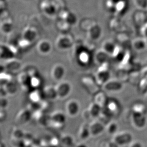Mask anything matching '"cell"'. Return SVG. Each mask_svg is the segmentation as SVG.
<instances>
[{
	"mask_svg": "<svg viewBox=\"0 0 147 147\" xmlns=\"http://www.w3.org/2000/svg\"><path fill=\"white\" fill-rule=\"evenodd\" d=\"M129 147H143V145L139 140H133L129 144Z\"/></svg>",
	"mask_w": 147,
	"mask_h": 147,
	"instance_id": "cell-36",
	"label": "cell"
},
{
	"mask_svg": "<svg viewBox=\"0 0 147 147\" xmlns=\"http://www.w3.org/2000/svg\"><path fill=\"white\" fill-rule=\"evenodd\" d=\"M147 108L145 104L142 102H136L132 107V113L146 114Z\"/></svg>",
	"mask_w": 147,
	"mask_h": 147,
	"instance_id": "cell-23",
	"label": "cell"
},
{
	"mask_svg": "<svg viewBox=\"0 0 147 147\" xmlns=\"http://www.w3.org/2000/svg\"><path fill=\"white\" fill-rule=\"evenodd\" d=\"M104 109L111 116V115L118 114L119 110V105L116 100L113 99H109L107 105Z\"/></svg>",
	"mask_w": 147,
	"mask_h": 147,
	"instance_id": "cell-16",
	"label": "cell"
},
{
	"mask_svg": "<svg viewBox=\"0 0 147 147\" xmlns=\"http://www.w3.org/2000/svg\"><path fill=\"white\" fill-rule=\"evenodd\" d=\"M33 117L32 113L28 109H23L18 113L15 119V122L17 125L22 126L28 123Z\"/></svg>",
	"mask_w": 147,
	"mask_h": 147,
	"instance_id": "cell-6",
	"label": "cell"
},
{
	"mask_svg": "<svg viewBox=\"0 0 147 147\" xmlns=\"http://www.w3.org/2000/svg\"><path fill=\"white\" fill-rule=\"evenodd\" d=\"M0 147H6L5 143H4V142H3L2 140H1V142Z\"/></svg>",
	"mask_w": 147,
	"mask_h": 147,
	"instance_id": "cell-40",
	"label": "cell"
},
{
	"mask_svg": "<svg viewBox=\"0 0 147 147\" xmlns=\"http://www.w3.org/2000/svg\"><path fill=\"white\" fill-rule=\"evenodd\" d=\"M66 121L65 114L63 111H58L50 114V126L55 129H61Z\"/></svg>",
	"mask_w": 147,
	"mask_h": 147,
	"instance_id": "cell-2",
	"label": "cell"
},
{
	"mask_svg": "<svg viewBox=\"0 0 147 147\" xmlns=\"http://www.w3.org/2000/svg\"><path fill=\"white\" fill-rule=\"evenodd\" d=\"M25 132L19 128H14L11 132V138L16 139H22Z\"/></svg>",
	"mask_w": 147,
	"mask_h": 147,
	"instance_id": "cell-28",
	"label": "cell"
},
{
	"mask_svg": "<svg viewBox=\"0 0 147 147\" xmlns=\"http://www.w3.org/2000/svg\"><path fill=\"white\" fill-rule=\"evenodd\" d=\"M139 89L142 93L147 92V78L144 77L140 80L139 83Z\"/></svg>",
	"mask_w": 147,
	"mask_h": 147,
	"instance_id": "cell-31",
	"label": "cell"
},
{
	"mask_svg": "<svg viewBox=\"0 0 147 147\" xmlns=\"http://www.w3.org/2000/svg\"><path fill=\"white\" fill-rule=\"evenodd\" d=\"M59 143V140H58V139L55 137L53 138L49 142L50 145L53 147H55L58 146Z\"/></svg>",
	"mask_w": 147,
	"mask_h": 147,
	"instance_id": "cell-37",
	"label": "cell"
},
{
	"mask_svg": "<svg viewBox=\"0 0 147 147\" xmlns=\"http://www.w3.org/2000/svg\"><path fill=\"white\" fill-rule=\"evenodd\" d=\"M132 46L133 49L138 51H143L147 48L145 38L135 39L132 42Z\"/></svg>",
	"mask_w": 147,
	"mask_h": 147,
	"instance_id": "cell-19",
	"label": "cell"
},
{
	"mask_svg": "<svg viewBox=\"0 0 147 147\" xmlns=\"http://www.w3.org/2000/svg\"><path fill=\"white\" fill-rule=\"evenodd\" d=\"M11 143L13 147H27L23 139H16L11 138Z\"/></svg>",
	"mask_w": 147,
	"mask_h": 147,
	"instance_id": "cell-30",
	"label": "cell"
},
{
	"mask_svg": "<svg viewBox=\"0 0 147 147\" xmlns=\"http://www.w3.org/2000/svg\"><path fill=\"white\" fill-rule=\"evenodd\" d=\"M6 112L5 111V110H3V109H1V113H0V118H1V121H3L5 118H6Z\"/></svg>",
	"mask_w": 147,
	"mask_h": 147,
	"instance_id": "cell-39",
	"label": "cell"
},
{
	"mask_svg": "<svg viewBox=\"0 0 147 147\" xmlns=\"http://www.w3.org/2000/svg\"><path fill=\"white\" fill-rule=\"evenodd\" d=\"M113 140L119 147H125L133 141V136L130 132L122 131L114 135Z\"/></svg>",
	"mask_w": 147,
	"mask_h": 147,
	"instance_id": "cell-1",
	"label": "cell"
},
{
	"mask_svg": "<svg viewBox=\"0 0 147 147\" xmlns=\"http://www.w3.org/2000/svg\"><path fill=\"white\" fill-rule=\"evenodd\" d=\"M88 109L89 110L92 119L98 118L102 110L101 107L98 105L94 102L90 103Z\"/></svg>",
	"mask_w": 147,
	"mask_h": 147,
	"instance_id": "cell-20",
	"label": "cell"
},
{
	"mask_svg": "<svg viewBox=\"0 0 147 147\" xmlns=\"http://www.w3.org/2000/svg\"><path fill=\"white\" fill-rule=\"evenodd\" d=\"M12 80L11 76L6 74L5 72H1V86H3Z\"/></svg>",
	"mask_w": 147,
	"mask_h": 147,
	"instance_id": "cell-29",
	"label": "cell"
},
{
	"mask_svg": "<svg viewBox=\"0 0 147 147\" xmlns=\"http://www.w3.org/2000/svg\"><path fill=\"white\" fill-rule=\"evenodd\" d=\"M43 94L44 98L49 100H55L58 98L55 86H46L43 89Z\"/></svg>",
	"mask_w": 147,
	"mask_h": 147,
	"instance_id": "cell-15",
	"label": "cell"
},
{
	"mask_svg": "<svg viewBox=\"0 0 147 147\" xmlns=\"http://www.w3.org/2000/svg\"><path fill=\"white\" fill-rule=\"evenodd\" d=\"M78 147H86L84 146V145H80L79 146H78Z\"/></svg>",
	"mask_w": 147,
	"mask_h": 147,
	"instance_id": "cell-41",
	"label": "cell"
},
{
	"mask_svg": "<svg viewBox=\"0 0 147 147\" xmlns=\"http://www.w3.org/2000/svg\"></svg>",
	"mask_w": 147,
	"mask_h": 147,
	"instance_id": "cell-43",
	"label": "cell"
},
{
	"mask_svg": "<svg viewBox=\"0 0 147 147\" xmlns=\"http://www.w3.org/2000/svg\"><path fill=\"white\" fill-rule=\"evenodd\" d=\"M58 98L60 99H64L69 96L72 87L71 84L67 81L59 82L55 86Z\"/></svg>",
	"mask_w": 147,
	"mask_h": 147,
	"instance_id": "cell-4",
	"label": "cell"
},
{
	"mask_svg": "<svg viewBox=\"0 0 147 147\" xmlns=\"http://www.w3.org/2000/svg\"><path fill=\"white\" fill-rule=\"evenodd\" d=\"M119 129V125L116 122L110 121L105 127V130L109 134L114 135L117 133Z\"/></svg>",
	"mask_w": 147,
	"mask_h": 147,
	"instance_id": "cell-24",
	"label": "cell"
},
{
	"mask_svg": "<svg viewBox=\"0 0 147 147\" xmlns=\"http://www.w3.org/2000/svg\"><path fill=\"white\" fill-rule=\"evenodd\" d=\"M82 82L83 86L90 94L95 95L100 92V86L97 83L95 79L89 77H85L82 78Z\"/></svg>",
	"mask_w": 147,
	"mask_h": 147,
	"instance_id": "cell-5",
	"label": "cell"
},
{
	"mask_svg": "<svg viewBox=\"0 0 147 147\" xmlns=\"http://www.w3.org/2000/svg\"><path fill=\"white\" fill-rule=\"evenodd\" d=\"M31 77L27 72L20 74L18 77V82L24 90H28L32 88L31 86Z\"/></svg>",
	"mask_w": 147,
	"mask_h": 147,
	"instance_id": "cell-14",
	"label": "cell"
},
{
	"mask_svg": "<svg viewBox=\"0 0 147 147\" xmlns=\"http://www.w3.org/2000/svg\"><path fill=\"white\" fill-rule=\"evenodd\" d=\"M110 74L107 63L102 64L95 76V80L100 86H102L110 79Z\"/></svg>",
	"mask_w": 147,
	"mask_h": 147,
	"instance_id": "cell-3",
	"label": "cell"
},
{
	"mask_svg": "<svg viewBox=\"0 0 147 147\" xmlns=\"http://www.w3.org/2000/svg\"><path fill=\"white\" fill-rule=\"evenodd\" d=\"M117 46L112 41H108L104 45L105 51L109 54L113 55L116 49Z\"/></svg>",
	"mask_w": 147,
	"mask_h": 147,
	"instance_id": "cell-26",
	"label": "cell"
},
{
	"mask_svg": "<svg viewBox=\"0 0 147 147\" xmlns=\"http://www.w3.org/2000/svg\"><path fill=\"white\" fill-rule=\"evenodd\" d=\"M103 89L108 92H117L121 90L123 85L118 79H109L102 86Z\"/></svg>",
	"mask_w": 147,
	"mask_h": 147,
	"instance_id": "cell-9",
	"label": "cell"
},
{
	"mask_svg": "<svg viewBox=\"0 0 147 147\" xmlns=\"http://www.w3.org/2000/svg\"><path fill=\"white\" fill-rule=\"evenodd\" d=\"M41 83L40 79L37 75L31 77V86L32 88L34 89H37Z\"/></svg>",
	"mask_w": 147,
	"mask_h": 147,
	"instance_id": "cell-32",
	"label": "cell"
},
{
	"mask_svg": "<svg viewBox=\"0 0 147 147\" xmlns=\"http://www.w3.org/2000/svg\"><path fill=\"white\" fill-rule=\"evenodd\" d=\"M106 126L100 120L93 121L89 124V128L91 136H99L105 130Z\"/></svg>",
	"mask_w": 147,
	"mask_h": 147,
	"instance_id": "cell-10",
	"label": "cell"
},
{
	"mask_svg": "<svg viewBox=\"0 0 147 147\" xmlns=\"http://www.w3.org/2000/svg\"><path fill=\"white\" fill-rule=\"evenodd\" d=\"M131 119L132 125L136 129H143L146 126L147 123L146 114L132 113Z\"/></svg>",
	"mask_w": 147,
	"mask_h": 147,
	"instance_id": "cell-8",
	"label": "cell"
},
{
	"mask_svg": "<svg viewBox=\"0 0 147 147\" xmlns=\"http://www.w3.org/2000/svg\"><path fill=\"white\" fill-rule=\"evenodd\" d=\"M145 41H146V45H147V38H145Z\"/></svg>",
	"mask_w": 147,
	"mask_h": 147,
	"instance_id": "cell-42",
	"label": "cell"
},
{
	"mask_svg": "<svg viewBox=\"0 0 147 147\" xmlns=\"http://www.w3.org/2000/svg\"><path fill=\"white\" fill-rule=\"evenodd\" d=\"M22 139L25 142L26 147H27L32 145L34 140V138L32 133L29 132H25Z\"/></svg>",
	"mask_w": 147,
	"mask_h": 147,
	"instance_id": "cell-27",
	"label": "cell"
},
{
	"mask_svg": "<svg viewBox=\"0 0 147 147\" xmlns=\"http://www.w3.org/2000/svg\"><path fill=\"white\" fill-rule=\"evenodd\" d=\"M78 136L79 139L82 141H85L89 139L91 136L89 124L85 122L81 125L78 131Z\"/></svg>",
	"mask_w": 147,
	"mask_h": 147,
	"instance_id": "cell-18",
	"label": "cell"
},
{
	"mask_svg": "<svg viewBox=\"0 0 147 147\" xmlns=\"http://www.w3.org/2000/svg\"><path fill=\"white\" fill-rule=\"evenodd\" d=\"M135 4L140 8L146 9L147 8V0H134Z\"/></svg>",
	"mask_w": 147,
	"mask_h": 147,
	"instance_id": "cell-33",
	"label": "cell"
},
{
	"mask_svg": "<svg viewBox=\"0 0 147 147\" xmlns=\"http://www.w3.org/2000/svg\"><path fill=\"white\" fill-rule=\"evenodd\" d=\"M109 98L107 95L103 92H100L94 95V101L98 105L101 107L102 109L105 108L108 101Z\"/></svg>",
	"mask_w": 147,
	"mask_h": 147,
	"instance_id": "cell-17",
	"label": "cell"
},
{
	"mask_svg": "<svg viewBox=\"0 0 147 147\" xmlns=\"http://www.w3.org/2000/svg\"><path fill=\"white\" fill-rule=\"evenodd\" d=\"M80 110L79 103L75 99H71L66 103L65 111L67 115L70 117H75L79 114Z\"/></svg>",
	"mask_w": 147,
	"mask_h": 147,
	"instance_id": "cell-7",
	"label": "cell"
},
{
	"mask_svg": "<svg viewBox=\"0 0 147 147\" xmlns=\"http://www.w3.org/2000/svg\"><path fill=\"white\" fill-rule=\"evenodd\" d=\"M65 75V70L61 65H57L53 68L51 71V77L54 81L60 82L62 81Z\"/></svg>",
	"mask_w": 147,
	"mask_h": 147,
	"instance_id": "cell-13",
	"label": "cell"
},
{
	"mask_svg": "<svg viewBox=\"0 0 147 147\" xmlns=\"http://www.w3.org/2000/svg\"><path fill=\"white\" fill-rule=\"evenodd\" d=\"M47 107V103L43 100L38 102H30L29 104H28L27 109L33 114L37 112H43Z\"/></svg>",
	"mask_w": 147,
	"mask_h": 147,
	"instance_id": "cell-12",
	"label": "cell"
},
{
	"mask_svg": "<svg viewBox=\"0 0 147 147\" xmlns=\"http://www.w3.org/2000/svg\"><path fill=\"white\" fill-rule=\"evenodd\" d=\"M82 117L85 121H89L90 119H92V117L90 116V113H89V110L88 109H85L83 111L82 113Z\"/></svg>",
	"mask_w": 147,
	"mask_h": 147,
	"instance_id": "cell-35",
	"label": "cell"
},
{
	"mask_svg": "<svg viewBox=\"0 0 147 147\" xmlns=\"http://www.w3.org/2000/svg\"><path fill=\"white\" fill-rule=\"evenodd\" d=\"M74 138L69 134H65L61 136L60 142L63 146L69 147L74 143Z\"/></svg>",
	"mask_w": 147,
	"mask_h": 147,
	"instance_id": "cell-25",
	"label": "cell"
},
{
	"mask_svg": "<svg viewBox=\"0 0 147 147\" xmlns=\"http://www.w3.org/2000/svg\"><path fill=\"white\" fill-rule=\"evenodd\" d=\"M32 116L40 126L42 127L50 126V115L45 113L43 111H40L33 113Z\"/></svg>",
	"mask_w": 147,
	"mask_h": 147,
	"instance_id": "cell-11",
	"label": "cell"
},
{
	"mask_svg": "<svg viewBox=\"0 0 147 147\" xmlns=\"http://www.w3.org/2000/svg\"><path fill=\"white\" fill-rule=\"evenodd\" d=\"M142 33L144 38H147V24L144 25L142 28Z\"/></svg>",
	"mask_w": 147,
	"mask_h": 147,
	"instance_id": "cell-38",
	"label": "cell"
},
{
	"mask_svg": "<svg viewBox=\"0 0 147 147\" xmlns=\"http://www.w3.org/2000/svg\"><path fill=\"white\" fill-rule=\"evenodd\" d=\"M8 105V101L6 97H1V109L5 110Z\"/></svg>",
	"mask_w": 147,
	"mask_h": 147,
	"instance_id": "cell-34",
	"label": "cell"
},
{
	"mask_svg": "<svg viewBox=\"0 0 147 147\" xmlns=\"http://www.w3.org/2000/svg\"><path fill=\"white\" fill-rule=\"evenodd\" d=\"M1 87H3L8 95H14L17 93L18 90L16 83L13 80L9 82L4 86Z\"/></svg>",
	"mask_w": 147,
	"mask_h": 147,
	"instance_id": "cell-21",
	"label": "cell"
},
{
	"mask_svg": "<svg viewBox=\"0 0 147 147\" xmlns=\"http://www.w3.org/2000/svg\"><path fill=\"white\" fill-rule=\"evenodd\" d=\"M43 92L40 91L38 89H34L30 92L29 94V99L31 102H38L43 100Z\"/></svg>",
	"mask_w": 147,
	"mask_h": 147,
	"instance_id": "cell-22",
	"label": "cell"
}]
</instances>
